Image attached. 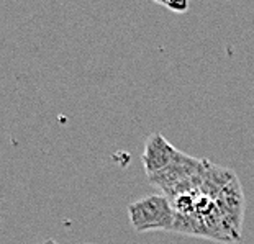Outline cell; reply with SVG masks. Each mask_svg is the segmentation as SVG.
Wrapping results in <instances>:
<instances>
[{
    "instance_id": "5b68a950",
    "label": "cell",
    "mask_w": 254,
    "mask_h": 244,
    "mask_svg": "<svg viewBox=\"0 0 254 244\" xmlns=\"http://www.w3.org/2000/svg\"><path fill=\"white\" fill-rule=\"evenodd\" d=\"M41 244H58V243L55 240H46V241H43Z\"/></svg>"
},
{
    "instance_id": "3957f363",
    "label": "cell",
    "mask_w": 254,
    "mask_h": 244,
    "mask_svg": "<svg viewBox=\"0 0 254 244\" xmlns=\"http://www.w3.org/2000/svg\"><path fill=\"white\" fill-rule=\"evenodd\" d=\"M179 153L181 151H177L161 133L158 131L151 133L144 143V151L141 156L144 171L148 177L159 174L161 171L169 167L176 161Z\"/></svg>"
},
{
    "instance_id": "6da1fadb",
    "label": "cell",
    "mask_w": 254,
    "mask_h": 244,
    "mask_svg": "<svg viewBox=\"0 0 254 244\" xmlns=\"http://www.w3.org/2000/svg\"><path fill=\"white\" fill-rule=\"evenodd\" d=\"M128 218L134 231H171L176 211L164 193L146 195L128 205Z\"/></svg>"
},
{
    "instance_id": "7a4b0ae2",
    "label": "cell",
    "mask_w": 254,
    "mask_h": 244,
    "mask_svg": "<svg viewBox=\"0 0 254 244\" xmlns=\"http://www.w3.org/2000/svg\"><path fill=\"white\" fill-rule=\"evenodd\" d=\"M213 202L218 207L226 226L230 228V231L233 233L236 240H240L243 213H245V197H243L238 177H235L233 181H230L221 188Z\"/></svg>"
},
{
    "instance_id": "277c9868",
    "label": "cell",
    "mask_w": 254,
    "mask_h": 244,
    "mask_svg": "<svg viewBox=\"0 0 254 244\" xmlns=\"http://www.w3.org/2000/svg\"><path fill=\"white\" fill-rule=\"evenodd\" d=\"M156 3L163 5V7L169 10H174L176 13H184V12H187V8H189L187 2H163V0H156Z\"/></svg>"
}]
</instances>
